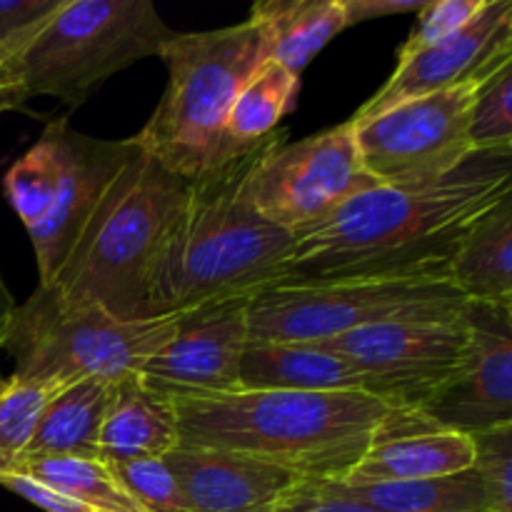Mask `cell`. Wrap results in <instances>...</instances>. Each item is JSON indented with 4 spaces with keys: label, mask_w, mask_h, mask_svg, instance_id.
Instances as JSON below:
<instances>
[{
    "label": "cell",
    "mask_w": 512,
    "mask_h": 512,
    "mask_svg": "<svg viewBox=\"0 0 512 512\" xmlns=\"http://www.w3.org/2000/svg\"><path fill=\"white\" fill-rule=\"evenodd\" d=\"M115 383L98 378L65 385L45 405L23 465L43 458H100L98 438ZM20 465V470H23Z\"/></svg>",
    "instance_id": "obj_21"
},
{
    "label": "cell",
    "mask_w": 512,
    "mask_h": 512,
    "mask_svg": "<svg viewBox=\"0 0 512 512\" xmlns=\"http://www.w3.org/2000/svg\"><path fill=\"white\" fill-rule=\"evenodd\" d=\"M468 135L475 153L512 150V63L503 65L478 88Z\"/></svg>",
    "instance_id": "obj_28"
},
{
    "label": "cell",
    "mask_w": 512,
    "mask_h": 512,
    "mask_svg": "<svg viewBox=\"0 0 512 512\" xmlns=\"http://www.w3.org/2000/svg\"><path fill=\"white\" fill-rule=\"evenodd\" d=\"M180 445L173 400L145 388L138 375L118 380L100 428L98 450L105 463L165 458Z\"/></svg>",
    "instance_id": "obj_19"
},
{
    "label": "cell",
    "mask_w": 512,
    "mask_h": 512,
    "mask_svg": "<svg viewBox=\"0 0 512 512\" xmlns=\"http://www.w3.org/2000/svg\"><path fill=\"white\" fill-rule=\"evenodd\" d=\"M468 343L470 328L463 313L368 325L320 345L358 370L368 395L390 408H425L460 373Z\"/></svg>",
    "instance_id": "obj_11"
},
{
    "label": "cell",
    "mask_w": 512,
    "mask_h": 512,
    "mask_svg": "<svg viewBox=\"0 0 512 512\" xmlns=\"http://www.w3.org/2000/svg\"><path fill=\"white\" fill-rule=\"evenodd\" d=\"M275 130L218 168L188 180L150 283V318L180 315L225 300H253L290 278L295 238L255 210L248 185Z\"/></svg>",
    "instance_id": "obj_2"
},
{
    "label": "cell",
    "mask_w": 512,
    "mask_h": 512,
    "mask_svg": "<svg viewBox=\"0 0 512 512\" xmlns=\"http://www.w3.org/2000/svg\"><path fill=\"white\" fill-rule=\"evenodd\" d=\"M20 475L43 488L108 512H145L125 493L110 465L100 458H43L25 463Z\"/></svg>",
    "instance_id": "obj_25"
},
{
    "label": "cell",
    "mask_w": 512,
    "mask_h": 512,
    "mask_svg": "<svg viewBox=\"0 0 512 512\" xmlns=\"http://www.w3.org/2000/svg\"><path fill=\"white\" fill-rule=\"evenodd\" d=\"M468 353L460 373L425 408L465 435L512 425V308L468 303Z\"/></svg>",
    "instance_id": "obj_13"
},
{
    "label": "cell",
    "mask_w": 512,
    "mask_h": 512,
    "mask_svg": "<svg viewBox=\"0 0 512 512\" xmlns=\"http://www.w3.org/2000/svg\"><path fill=\"white\" fill-rule=\"evenodd\" d=\"M470 300L448 278L285 280L248 303L250 340L325 343L393 320L458 318Z\"/></svg>",
    "instance_id": "obj_8"
},
{
    "label": "cell",
    "mask_w": 512,
    "mask_h": 512,
    "mask_svg": "<svg viewBox=\"0 0 512 512\" xmlns=\"http://www.w3.org/2000/svg\"><path fill=\"white\" fill-rule=\"evenodd\" d=\"M250 20L265 38L268 60L293 75L348 28L343 0H265L255 3Z\"/></svg>",
    "instance_id": "obj_22"
},
{
    "label": "cell",
    "mask_w": 512,
    "mask_h": 512,
    "mask_svg": "<svg viewBox=\"0 0 512 512\" xmlns=\"http://www.w3.org/2000/svg\"><path fill=\"white\" fill-rule=\"evenodd\" d=\"M248 303L225 300L180 313L170 338L138 370L140 383L170 400L243 390L240 363L250 340Z\"/></svg>",
    "instance_id": "obj_12"
},
{
    "label": "cell",
    "mask_w": 512,
    "mask_h": 512,
    "mask_svg": "<svg viewBox=\"0 0 512 512\" xmlns=\"http://www.w3.org/2000/svg\"><path fill=\"white\" fill-rule=\"evenodd\" d=\"M60 188V148L55 120L45 128L38 143L15 160L3 178V193L10 208L25 225L33 230L45 220L55 203Z\"/></svg>",
    "instance_id": "obj_27"
},
{
    "label": "cell",
    "mask_w": 512,
    "mask_h": 512,
    "mask_svg": "<svg viewBox=\"0 0 512 512\" xmlns=\"http://www.w3.org/2000/svg\"><path fill=\"white\" fill-rule=\"evenodd\" d=\"M70 383L28 375L0 380V478L20 473L23 455L33 440L45 405Z\"/></svg>",
    "instance_id": "obj_26"
},
{
    "label": "cell",
    "mask_w": 512,
    "mask_h": 512,
    "mask_svg": "<svg viewBox=\"0 0 512 512\" xmlns=\"http://www.w3.org/2000/svg\"><path fill=\"white\" fill-rule=\"evenodd\" d=\"M178 315L123 320L100 305H68L38 288L10 310L0 348L15 360V373L60 383L98 378L118 383L148 363L170 338Z\"/></svg>",
    "instance_id": "obj_7"
},
{
    "label": "cell",
    "mask_w": 512,
    "mask_h": 512,
    "mask_svg": "<svg viewBox=\"0 0 512 512\" xmlns=\"http://www.w3.org/2000/svg\"><path fill=\"white\" fill-rule=\"evenodd\" d=\"M185 188L188 180L150 158L133 138V150L43 290L60 303L100 305L123 320H150L155 263Z\"/></svg>",
    "instance_id": "obj_4"
},
{
    "label": "cell",
    "mask_w": 512,
    "mask_h": 512,
    "mask_svg": "<svg viewBox=\"0 0 512 512\" xmlns=\"http://www.w3.org/2000/svg\"><path fill=\"white\" fill-rule=\"evenodd\" d=\"M165 463L178 478L190 512H275L298 478L258 458L178 445Z\"/></svg>",
    "instance_id": "obj_17"
},
{
    "label": "cell",
    "mask_w": 512,
    "mask_h": 512,
    "mask_svg": "<svg viewBox=\"0 0 512 512\" xmlns=\"http://www.w3.org/2000/svg\"><path fill=\"white\" fill-rule=\"evenodd\" d=\"M428 0H343L345 18L350 25L365 23V20H378L385 15H405L420 13Z\"/></svg>",
    "instance_id": "obj_35"
},
{
    "label": "cell",
    "mask_w": 512,
    "mask_h": 512,
    "mask_svg": "<svg viewBox=\"0 0 512 512\" xmlns=\"http://www.w3.org/2000/svg\"><path fill=\"white\" fill-rule=\"evenodd\" d=\"M378 188L360 163L353 120L265 153L250 178L255 210L290 235L315 228L350 198Z\"/></svg>",
    "instance_id": "obj_10"
},
{
    "label": "cell",
    "mask_w": 512,
    "mask_h": 512,
    "mask_svg": "<svg viewBox=\"0 0 512 512\" xmlns=\"http://www.w3.org/2000/svg\"><path fill=\"white\" fill-rule=\"evenodd\" d=\"M5 160H8V158H0V168H3V165H5Z\"/></svg>",
    "instance_id": "obj_38"
},
{
    "label": "cell",
    "mask_w": 512,
    "mask_h": 512,
    "mask_svg": "<svg viewBox=\"0 0 512 512\" xmlns=\"http://www.w3.org/2000/svg\"><path fill=\"white\" fill-rule=\"evenodd\" d=\"M473 435L438 423L420 408H390L375 425L365 455L340 483H410L473 470Z\"/></svg>",
    "instance_id": "obj_16"
},
{
    "label": "cell",
    "mask_w": 512,
    "mask_h": 512,
    "mask_svg": "<svg viewBox=\"0 0 512 512\" xmlns=\"http://www.w3.org/2000/svg\"><path fill=\"white\" fill-rule=\"evenodd\" d=\"M333 483V480H328ZM348 498L380 512H488L475 470L410 483H333Z\"/></svg>",
    "instance_id": "obj_23"
},
{
    "label": "cell",
    "mask_w": 512,
    "mask_h": 512,
    "mask_svg": "<svg viewBox=\"0 0 512 512\" xmlns=\"http://www.w3.org/2000/svg\"><path fill=\"white\" fill-rule=\"evenodd\" d=\"M508 63H512V0H488L483 13L453 38L398 63L388 83L365 100L353 120L373 118L395 105L455 85L485 83Z\"/></svg>",
    "instance_id": "obj_14"
},
{
    "label": "cell",
    "mask_w": 512,
    "mask_h": 512,
    "mask_svg": "<svg viewBox=\"0 0 512 512\" xmlns=\"http://www.w3.org/2000/svg\"><path fill=\"white\" fill-rule=\"evenodd\" d=\"M0 485H3L5 490H10V493L18 495V498L28 500L30 505H35V508L45 512H108L103 508H93V505H85L80 503V500L68 498V495L55 493V490L43 488L40 483H35V480L25 478V475L20 473L0 478Z\"/></svg>",
    "instance_id": "obj_34"
},
{
    "label": "cell",
    "mask_w": 512,
    "mask_h": 512,
    "mask_svg": "<svg viewBox=\"0 0 512 512\" xmlns=\"http://www.w3.org/2000/svg\"><path fill=\"white\" fill-rule=\"evenodd\" d=\"M3 85H15V83H13V80H10L8 65H5V53H3V50H0V88H3Z\"/></svg>",
    "instance_id": "obj_37"
},
{
    "label": "cell",
    "mask_w": 512,
    "mask_h": 512,
    "mask_svg": "<svg viewBox=\"0 0 512 512\" xmlns=\"http://www.w3.org/2000/svg\"><path fill=\"white\" fill-rule=\"evenodd\" d=\"M483 83H463L353 120L363 170L385 188H405L453 173L475 153L470 110Z\"/></svg>",
    "instance_id": "obj_9"
},
{
    "label": "cell",
    "mask_w": 512,
    "mask_h": 512,
    "mask_svg": "<svg viewBox=\"0 0 512 512\" xmlns=\"http://www.w3.org/2000/svg\"><path fill=\"white\" fill-rule=\"evenodd\" d=\"M512 195V150L473 153L453 173L350 198L295 235L288 280L448 278L460 240Z\"/></svg>",
    "instance_id": "obj_1"
},
{
    "label": "cell",
    "mask_w": 512,
    "mask_h": 512,
    "mask_svg": "<svg viewBox=\"0 0 512 512\" xmlns=\"http://www.w3.org/2000/svg\"><path fill=\"white\" fill-rule=\"evenodd\" d=\"M28 103V95L20 85H3L0 88V113H10V110H23Z\"/></svg>",
    "instance_id": "obj_36"
},
{
    "label": "cell",
    "mask_w": 512,
    "mask_h": 512,
    "mask_svg": "<svg viewBox=\"0 0 512 512\" xmlns=\"http://www.w3.org/2000/svg\"><path fill=\"white\" fill-rule=\"evenodd\" d=\"M173 30L150 0H63L53 15L5 53L25 95L83 105L110 75L160 55Z\"/></svg>",
    "instance_id": "obj_6"
},
{
    "label": "cell",
    "mask_w": 512,
    "mask_h": 512,
    "mask_svg": "<svg viewBox=\"0 0 512 512\" xmlns=\"http://www.w3.org/2000/svg\"><path fill=\"white\" fill-rule=\"evenodd\" d=\"M243 390L365 393L358 370L320 343L248 340L240 363Z\"/></svg>",
    "instance_id": "obj_18"
},
{
    "label": "cell",
    "mask_w": 512,
    "mask_h": 512,
    "mask_svg": "<svg viewBox=\"0 0 512 512\" xmlns=\"http://www.w3.org/2000/svg\"><path fill=\"white\" fill-rule=\"evenodd\" d=\"M485 5L488 0H428L418 13V25L398 50V63H405L413 55L453 38L470 20L483 13Z\"/></svg>",
    "instance_id": "obj_31"
},
{
    "label": "cell",
    "mask_w": 512,
    "mask_h": 512,
    "mask_svg": "<svg viewBox=\"0 0 512 512\" xmlns=\"http://www.w3.org/2000/svg\"><path fill=\"white\" fill-rule=\"evenodd\" d=\"M125 493L145 512H190L178 478L168 468L165 458L128 460L108 463Z\"/></svg>",
    "instance_id": "obj_29"
},
{
    "label": "cell",
    "mask_w": 512,
    "mask_h": 512,
    "mask_svg": "<svg viewBox=\"0 0 512 512\" xmlns=\"http://www.w3.org/2000/svg\"><path fill=\"white\" fill-rule=\"evenodd\" d=\"M63 0H0V48L15 45L33 33Z\"/></svg>",
    "instance_id": "obj_33"
},
{
    "label": "cell",
    "mask_w": 512,
    "mask_h": 512,
    "mask_svg": "<svg viewBox=\"0 0 512 512\" xmlns=\"http://www.w3.org/2000/svg\"><path fill=\"white\" fill-rule=\"evenodd\" d=\"M55 130L60 148V188L43 223L28 230L38 263L40 288H45L58 273L85 223L98 208L110 180L133 150V138H90L70 128L68 120H55Z\"/></svg>",
    "instance_id": "obj_15"
},
{
    "label": "cell",
    "mask_w": 512,
    "mask_h": 512,
    "mask_svg": "<svg viewBox=\"0 0 512 512\" xmlns=\"http://www.w3.org/2000/svg\"><path fill=\"white\" fill-rule=\"evenodd\" d=\"M168 85L135 143L183 180H193L248 145L228 135V115L250 75L268 63L253 20L203 33H173L160 48ZM253 145V143H250Z\"/></svg>",
    "instance_id": "obj_5"
},
{
    "label": "cell",
    "mask_w": 512,
    "mask_h": 512,
    "mask_svg": "<svg viewBox=\"0 0 512 512\" xmlns=\"http://www.w3.org/2000/svg\"><path fill=\"white\" fill-rule=\"evenodd\" d=\"M180 445L248 455L303 480H340L365 455L390 405L368 393L238 390L173 400Z\"/></svg>",
    "instance_id": "obj_3"
},
{
    "label": "cell",
    "mask_w": 512,
    "mask_h": 512,
    "mask_svg": "<svg viewBox=\"0 0 512 512\" xmlns=\"http://www.w3.org/2000/svg\"><path fill=\"white\" fill-rule=\"evenodd\" d=\"M300 78L283 65H260L248 83L240 88L228 115V135L240 145H250L265 135L275 133L278 123L295 108Z\"/></svg>",
    "instance_id": "obj_24"
},
{
    "label": "cell",
    "mask_w": 512,
    "mask_h": 512,
    "mask_svg": "<svg viewBox=\"0 0 512 512\" xmlns=\"http://www.w3.org/2000/svg\"><path fill=\"white\" fill-rule=\"evenodd\" d=\"M448 280L470 303L512 308V195L480 215L463 235Z\"/></svg>",
    "instance_id": "obj_20"
},
{
    "label": "cell",
    "mask_w": 512,
    "mask_h": 512,
    "mask_svg": "<svg viewBox=\"0 0 512 512\" xmlns=\"http://www.w3.org/2000/svg\"><path fill=\"white\" fill-rule=\"evenodd\" d=\"M275 512H380L340 493L328 480H298L285 490Z\"/></svg>",
    "instance_id": "obj_32"
},
{
    "label": "cell",
    "mask_w": 512,
    "mask_h": 512,
    "mask_svg": "<svg viewBox=\"0 0 512 512\" xmlns=\"http://www.w3.org/2000/svg\"><path fill=\"white\" fill-rule=\"evenodd\" d=\"M475 463L488 512H512V425L473 435Z\"/></svg>",
    "instance_id": "obj_30"
}]
</instances>
